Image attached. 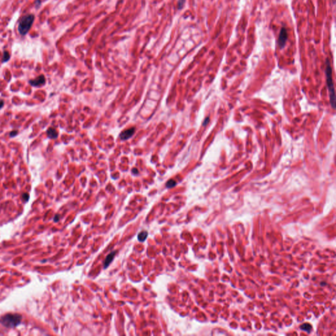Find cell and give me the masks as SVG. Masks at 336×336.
I'll return each instance as SVG.
<instances>
[{"label":"cell","mask_w":336,"mask_h":336,"mask_svg":"<svg viewBox=\"0 0 336 336\" xmlns=\"http://www.w3.org/2000/svg\"><path fill=\"white\" fill-rule=\"evenodd\" d=\"M175 185H176V182L175 180H169V181L166 183V186L167 188H173V186H175Z\"/></svg>","instance_id":"cell-12"},{"label":"cell","mask_w":336,"mask_h":336,"mask_svg":"<svg viewBox=\"0 0 336 336\" xmlns=\"http://www.w3.org/2000/svg\"><path fill=\"white\" fill-rule=\"evenodd\" d=\"M135 131V129L134 128L127 129V130H125V131L121 133V134H120V139H122V140H127V139H128L130 137H132L133 135L134 134Z\"/></svg>","instance_id":"cell-6"},{"label":"cell","mask_w":336,"mask_h":336,"mask_svg":"<svg viewBox=\"0 0 336 336\" xmlns=\"http://www.w3.org/2000/svg\"><path fill=\"white\" fill-rule=\"evenodd\" d=\"M186 0H178V4H177V7L178 9H182L184 7V5L185 4Z\"/></svg>","instance_id":"cell-13"},{"label":"cell","mask_w":336,"mask_h":336,"mask_svg":"<svg viewBox=\"0 0 336 336\" xmlns=\"http://www.w3.org/2000/svg\"><path fill=\"white\" fill-rule=\"evenodd\" d=\"M4 106V101L1 99H0V109H2Z\"/></svg>","instance_id":"cell-16"},{"label":"cell","mask_w":336,"mask_h":336,"mask_svg":"<svg viewBox=\"0 0 336 336\" xmlns=\"http://www.w3.org/2000/svg\"><path fill=\"white\" fill-rule=\"evenodd\" d=\"M29 83L34 87H41L45 84V78L43 75H40L34 80H30Z\"/></svg>","instance_id":"cell-5"},{"label":"cell","mask_w":336,"mask_h":336,"mask_svg":"<svg viewBox=\"0 0 336 336\" xmlns=\"http://www.w3.org/2000/svg\"><path fill=\"white\" fill-rule=\"evenodd\" d=\"M326 81L329 91V97H330V103L332 107L335 108V90L334 87V83H333L332 79V70L330 65V62L329 59L326 60Z\"/></svg>","instance_id":"cell-1"},{"label":"cell","mask_w":336,"mask_h":336,"mask_svg":"<svg viewBox=\"0 0 336 336\" xmlns=\"http://www.w3.org/2000/svg\"><path fill=\"white\" fill-rule=\"evenodd\" d=\"M288 40V32L287 30L285 27L281 28V30L279 34V37L278 39V45L280 49H282L286 45V42Z\"/></svg>","instance_id":"cell-4"},{"label":"cell","mask_w":336,"mask_h":336,"mask_svg":"<svg viewBox=\"0 0 336 336\" xmlns=\"http://www.w3.org/2000/svg\"><path fill=\"white\" fill-rule=\"evenodd\" d=\"M47 135L49 139H55L58 137V133L55 128H49L47 130Z\"/></svg>","instance_id":"cell-8"},{"label":"cell","mask_w":336,"mask_h":336,"mask_svg":"<svg viewBox=\"0 0 336 336\" xmlns=\"http://www.w3.org/2000/svg\"><path fill=\"white\" fill-rule=\"evenodd\" d=\"M148 236V233L147 231H142L138 234V240L140 242H144Z\"/></svg>","instance_id":"cell-9"},{"label":"cell","mask_w":336,"mask_h":336,"mask_svg":"<svg viewBox=\"0 0 336 336\" xmlns=\"http://www.w3.org/2000/svg\"><path fill=\"white\" fill-rule=\"evenodd\" d=\"M22 316L19 314L9 313L1 317L0 323L7 328H15L21 324Z\"/></svg>","instance_id":"cell-2"},{"label":"cell","mask_w":336,"mask_h":336,"mask_svg":"<svg viewBox=\"0 0 336 336\" xmlns=\"http://www.w3.org/2000/svg\"><path fill=\"white\" fill-rule=\"evenodd\" d=\"M17 134H18V131H16V130H15V131H11V132L10 133V137H15L16 135H17Z\"/></svg>","instance_id":"cell-15"},{"label":"cell","mask_w":336,"mask_h":336,"mask_svg":"<svg viewBox=\"0 0 336 336\" xmlns=\"http://www.w3.org/2000/svg\"><path fill=\"white\" fill-rule=\"evenodd\" d=\"M301 329H303V330L307 332H310L312 329V326L310 324H308V323H305V324H303L302 326H301Z\"/></svg>","instance_id":"cell-10"},{"label":"cell","mask_w":336,"mask_h":336,"mask_svg":"<svg viewBox=\"0 0 336 336\" xmlns=\"http://www.w3.org/2000/svg\"><path fill=\"white\" fill-rule=\"evenodd\" d=\"M34 15H27L21 18L18 25V31L22 36H25L31 29L34 21Z\"/></svg>","instance_id":"cell-3"},{"label":"cell","mask_w":336,"mask_h":336,"mask_svg":"<svg viewBox=\"0 0 336 336\" xmlns=\"http://www.w3.org/2000/svg\"><path fill=\"white\" fill-rule=\"evenodd\" d=\"M22 198H23V200L24 202H26L28 201V200H29L30 196H29V194H28V193H24L23 196H22Z\"/></svg>","instance_id":"cell-14"},{"label":"cell","mask_w":336,"mask_h":336,"mask_svg":"<svg viewBox=\"0 0 336 336\" xmlns=\"http://www.w3.org/2000/svg\"><path fill=\"white\" fill-rule=\"evenodd\" d=\"M9 59H10V54H9L7 51H5L4 53V56H3L2 62H7Z\"/></svg>","instance_id":"cell-11"},{"label":"cell","mask_w":336,"mask_h":336,"mask_svg":"<svg viewBox=\"0 0 336 336\" xmlns=\"http://www.w3.org/2000/svg\"><path fill=\"white\" fill-rule=\"evenodd\" d=\"M116 254V251L115 252H111L110 253H109V255H107L106 259L104 260V268L106 269L107 268V267H109V265L111 263V262L112 261V260L114 258V257Z\"/></svg>","instance_id":"cell-7"}]
</instances>
